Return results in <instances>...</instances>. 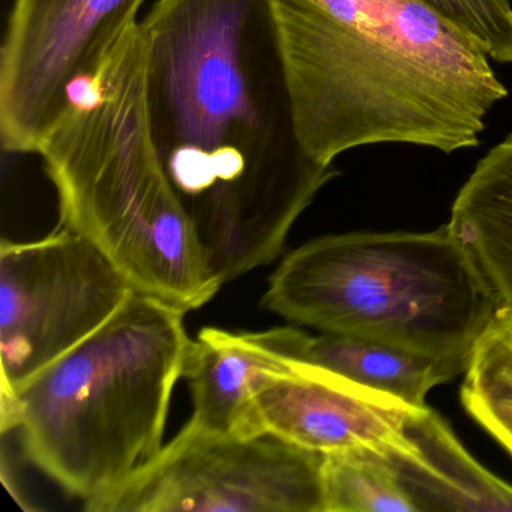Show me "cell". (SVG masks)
<instances>
[{
	"instance_id": "3957f363",
	"label": "cell",
	"mask_w": 512,
	"mask_h": 512,
	"mask_svg": "<svg viewBox=\"0 0 512 512\" xmlns=\"http://www.w3.org/2000/svg\"><path fill=\"white\" fill-rule=\"evenodd\" d=\"M38 154L58 194L59 226L94 242L137 292L185 313L220 292L152 142L140 23Z\"/></svg>"
},
{
	"instance_id": "9a60e30c",
	"label": "cell",
	"mask_w": 512,
	"mask_h": 512,
	"mask_svg": "<svg viewBox=\"0 0 512 512\" xmlns=\"http://www.w3.org/2000/svg\"><path fill=\"white\" fill-rule=\"evenodd\" d=\"M470 416L512 407V305H500L473 347L461 386Z\"/></svg>"
},
{
	"instance_id": "52a82bcc",
	"label": "cell",
	"mask_w": 512,
	"mask_h": 512,
	"mask_svg": "<svg viewBox=\"0 0 512 512\" xmlns=\"http://www.w3.org/2000/svg\"><path fill=\"white\" fill-rule=\"evenodd\" d=\"M136 292L85 236L59 226L0 244V398H13L106 325Z\"/></svg>"
},
{
	"instance_id": "8fae6325",
	"label": "cell",
	"mask_w": 512,
	"mask_h": 512,
	"mask_svg": "<svg viewBox=\"0 0 512 512\" xmlns=\"http://www.w3.org/2000/svg\"><path fill=\"white\" fill-rule=\"evenodd\" d=\"M413 463L392 466L422 511H512V487L482 467L430 407L410 425Z\"/></svg>"
},
{
	"instance_id": "6da1fadb",
	"label": "cell",
	"mask_w": 512,
	"mask_h": 512,
	"mask_svg": "<svg viewBox=\"0 0 512 512\" xmlns=\"http://www.w3.org/2000/svg\"><path fill=\"white\" fill-rule=\"evenodd\" d=\"M140 29L155 151L226 284L280 256L337 172L299 140L271 0H155Z\"/></svg>"
},
{
	"instance_id": "2e32d148",
	"label": "cell",
	"mask_w": 512,
	"mask_h": 512,
	"mask_svg": "<svg viewBox=\"0 0 512 512\" xmlns=\"http://www.w3.org/2000/svg\"><path fill=\"white\" fill-rule=\"evenodd\" d=\"M466 31L491 61L512 64L511 0H422Z\"/></svg>"
},
{
	"instance_id": "7c38bea8",
	"label": "cell",
	"mask_w": 512,
	"mask_h": 512,
	"mask_svg": "<svg viewBox=\"0 0 512 512\" xmlns=\"http://www.w3.org/2000/svg\"><path fill=\"white\" fill-rule=\"evenodd\" d=\"M448 227L499 307L512 305V133L476 164L455 197Z\"/></svg>"
},
{
	"instance_id": "8992f818",
	"label": "cell",
	"mask_w": 512,
	"mask_h": 512,
	"mask_svg": "<svg viewBox=\"0 0 512 512\" xmlns=\"http://www.w3.org/2000/svg\"><path fill=\"white\" fill-rule=\"evenodd\" d=\"M323 455L274 436L241 437L187 421L89 512H325Z\"/></svg>"
},
{
	"instance_id": "5b68a950",
	"label": "cell",
	"mask_w": 512,
	"mask_h": 512,
	"mask_svg": "<svg viewBox=\"0 0 512 512\" xmlns=\"http://www.w3.org/2000/svg\"><path fill=\"white\" fill-rule=\"evenodd\" d=\"M262 305L320 332L466 361L499 307L448 224L313 239L269 275Z\"/></svg>"
},
{
	"instance_id": "5bb4252c",
	"label": "cell",
	"mask_w": 512,
	"mask_h": 512,
	"mask_svg": "<svg viewBox=\"0 0 512 512\" xmlns=\"http://www.w3.org/2000/svg\"><path fill=\"white\" fill-rule=\"evenodd\" d=\"M325 512H421L391 461L370 449L323 455Z\"/></svg>"
},
{
	"instance_id": "4fadbf2b",
	"label": "cell",
	"mask_w": 512,
	"mask_h": 512,
	"mask_svg": "<svg viewBox=\"0 0 512 512\" xmlns=\"http://www.w3.org/2000/svg\"><path fill=\"white\" fill-rule=\"evenodd\" d=\"M304 361L328 368L353 382L425 407L434 386L466 373V359L434 358L394 344L356 335L322 332L308 341Z\"/></svg>"
},
{
	"instance_id": "ba28073f",
	"label": "cell",
	"mask_w": 512,
	"mask_h": 512,
	"mask_svg": "<svg viewBox=\"0 0 512 512\" xmlns=\"http://www.w3.org/2000/svg\"><path fill=\"white\" fill-rule=\"evenodd\" d=\"M146 0H16L0 49V140L38 154L139 25Z\"/></svg>"
},
{
	"instance_id": "277c9868",
	"label": "cell",
	"mask_w": 512,
	"mask_h": 512,
	"mask_svg": "<svg viewBox=\"0 0 512 512\" xmlns=\"http://www.w3.org/2000/svg\"><path fill=\"white\" fill-rule=\"evenodd\" d=\"M185 314L136 290L88 340L0 398V431H17L26 460L85 503L118 487L163 448L191 340Z\"/></svg>"
},
{
	"instance_id": "7a4b0ae2",
	"label": "cell",
	"mask_w": 512,
	"mask_h": 512,
	"mask_svg": "<svg viewBox=\"0 0 512 512\" xmlns=\"http://www.w3.org/2000/svg\"><path fill=\"white\" fill-rule=\"evenodd\" d=\"M271 4L299 140L326 166L379 143L476 148L508 97L478 41L422 0Z\"/></svg>"
},
{
	"instance_id": "e0dca14e",
	"label": "cell",
	"mask_w": 512,
	"mask_h": 512,
	"mask_svg": "<svg viewBox=\"0 0 512 512\" xmlns=\"http://www.w3.org/2000/svg\"><path fill=\"white\" fill-rule=\"evenodd\" d=\"M472 418L512 455V407L482 410Z\"/></svg>"
},
{
	"instance_id": "9c48e42d",
	"label": "cell",
	"mask_w": 512,
	"mask_h": 512,
	"mask_svg": "<svg viewBox=\"0 0 512 512\" xmlns=\"http://www.w3.org/2000/svg\"><path fill=\"white\" fill-rule=\"evenodd\" d=\"M419 409L296 359L257 383L247 437L274 436L322 455L370 449L401 466L418 458L410 425Z\"/></svg>"
},
{
	"instance_id": "30bf717a",
	"label": "cell",
	"mask_w": 512,
	"mask_h": 512,
	"mask_svg": "<svg viewBox=\"0 0 512 512\" xmlns=\"http://www.w3.org/2000/svg\"><path fill=\"white\" fill-rule=\"evenodd\" d=\"M310 338L293 326L260 332L200 329L188 344L182 368L193 400L188 422L214 433L247 437L257 383L268 371L304 359Z\"/></svg>"
}]
</instances>
